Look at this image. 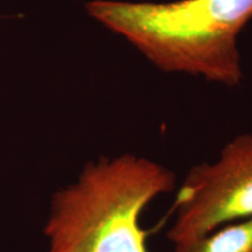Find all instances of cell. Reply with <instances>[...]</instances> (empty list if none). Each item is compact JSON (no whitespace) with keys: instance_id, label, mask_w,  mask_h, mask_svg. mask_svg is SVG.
<instances>
[{"instance_id":"1","label":"cell","mask_w":252,"mask_h":252,"mask_svg":"<svg viewBox=\"0 0 252 252\" xmlns=\"http://www.w3.org/2000/svg\"><path fill=\"white\" fill-rule=\"evenodd\" d=\"M175 187L172 169L145 157L89 161L53 194L43 226L47 252H149L141 214Z\"/></svg>"},{"instance_id":"2","label":"cell","mask_w":252,"mask_h":252,"mask_svg":"<svg viewBox=\"0 0 252 252\" xmlns=\"http://www.w3.org/2000/svg\"><path fill=\"white\" fill-rule=\"evenodd\" d=\"M86 8L163 71L203 76L229 87L242 80L237 37L252 18V0H94Z\"/></svg>"},{"instance_id":"3","label":"cell","mask_w":252,"mask_h":252,"mask_svg":"<svg viewBox=\"0 0 252 252\" xmlns=\"http://www.w3.org/2000/svg\"><path fill=\"white\" fill-rule=\"evenodd\" d=\"M174 210L167 232L173 245L252 217V133L230 140L216 161L191 167L178 188Z\"/></svg>"},{"instance_id":"4","label":"cell","mask_w":252,"mask_h":252,"mask_svg":"<svg viewBox=\"0 0 252 252\" xmlns=\"http://www.w3.org/2000/svg\"><path fill=\"white\" fill-rule=\"evenodd\" d=\"M173 252H252V217L220 226L191 241L174 244Z\"/></svg>"}]
</instances>
